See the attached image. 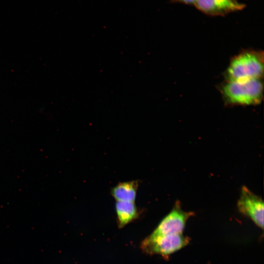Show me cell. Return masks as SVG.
Masks as SVG:
<instances>
[{"label": "cell", "instance_id": "6da1fadb", "mask_svg": "<svg viewBox=\"0 0 264 264\" xmlns=\"http://www.w3.org/2000/svg\"><path fill=\"white\" fill-rule=\"evenodd\" d=\"M264 87L261 79L242 81L226 80L220 87L225 103L230 105L250 106L261 103Z\"/></svg>", "mask_w": 264, "mask_h": 264}, {"label": "cell", "instance_id": "7a4b0ae2", "mask_svg": "<svg viewBox=\"0 0 264 264\" xmlns=\"http://www.w3.org/2000/svg\"><path fill=\"white\" fill-rule=\"evenodd\" d=\"M263 73V52L246 50L232 58L225 75L227 81H242L261 78Z\"/></svg>", "mask_w": 264, "mask_h": 264}, {"label": "cell", "instance_id": "3957f363", "mask_svg": "<svg viewBox=\"0 0 264 264\" xmlns=\"http://www.w3.org/2000/svg\"><path fill=\"white\" fill-rule=\"evenodd\" d=\"M190 240V238L183 234L150 235L142 242L140 247L144 252L150 255L168 256L185 246Z\"/></svg>", "mask_w": 264, "mask_h": 264}, {"label": "cell", "instance_id": "277c9868", "mask_svg": "<svg viewBox=\"0 0 264 264\" xmlns=\"http://www.w3.org/2000/svg\"><path fill=\"white\" fill-rule=\"evenodd\" d=\"M194 214L193 212L184 211L180 201L177 200L172 210L161 220L150 235L182 234L187 220Z\"/></svg>", "mask_w": 264, "mask_h": 264}, {"label": "cell", "instance_id": "5b68a950", "mask_svg": "<svg viewBox=\"0 0 264 264\" xmlns=\"http://www.w3.org/2000/svg\"><path fill=\"white\" fill-rule=\"evenodd\" d=\"M264 202L261 197L246 186L242 187L237 203L238 210L262 229L264 228Z\"/></svg>", "mask_w": 264, "mask_h": 264}, {"label": "cell", "instance_id": "8992f818", "mask_svg": "<svg viewBox=\"0 0 264 264\" xmlns=\"http://www.w3.org/2000/svg\"><path fill=\"white\" fill-rule=\"evenodd\" d=\"M195 6L203 13L212 16H224L245 6L237 0H197Z\"/></svg>", "mask_w": 264, "mask_h": 264}, {"label": "cell", "instance_id": "52a82bcc", "mask_svg": "<svg viewBox=\"0 0 264 264\" xmlns=\"http://www.w3.org/2000/svg\"><path fill=\"white\" fill-rule=\"evenodd\" d=\"M115 212L119 228H122L139 217L138 209L134 201H116Z\"/></svg>", "mask_w": 264, "mask_h": 264}, {"label": "cell", "instance_id": "ba28073f", "mask_svg": "<svg viewBox=\"0 0 264 264\" xmlns=\"http://www.w3.org/2000/svg\"><path fill=\"white\" fill-rule=\"evenodd\" d=\"M138 181L119 182L111 190V195L116 201H134L138 188Z\"/></svg>", "mask_w": 264, "mask_h": 264}, {"label": "cell", "instance_id": "9c48e42d", "mask_svg": "<svg viewBox=\"0 0 264 264\" xmlns=\"http://www.w3.org/2000/svg\"><path fill=\"white\" fill-rule=\"evenodd\" d=\"M197 0H171V1L173 3H182L187 5H194Z\"/></svg>", "mask_w": 264, "mask_h": 264}]
</instances>
